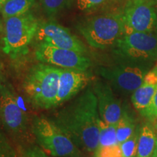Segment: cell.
Wrapping results in <instances>:
<instances>
[{
    "label": "cell",
    "mask_w": 157,
    "mask_h": 157,
    "mask_svg": "<svg viewBox=\"0 0 157 157\" xmlns=\"http://www.w3.org/2000/svg\"><path fill=\"white\" fill-rule=\"evenodd\" d=\"M100 119L97 98L93 90L87 87L58 111L52 120L79 150L95 154L99 145Z\"/></svg>",
    "instance_id": "1"
},
{
    "label": "cell",
    "mask_w": 157,
    "mask_h": 157,
    "mask_svg": "<svg viewBox=\"0 0 157 157\" xmlns=\"http://www.w3.org/2000/svg\"><path fill=\"white\" fill-rule=\"evenodd\" d=\"M60 68L46 63L34 65L25 75L23 88L31 105L37 109L56 107Z\"/></svg>",
    "instance_id": "2"
},
{
    "label": "cell",
    "mask_w": 157,
    "mask_h": 157,
    "mask_svg": "<svg viewBox=\"0 0 157 157\" xmlns=\"http://www.w3.org/2000/svg\"><path fill=\"white\" fill-rule=\"evenodd\" d=\"M77 28L90 46L101 50L114 46L125 33L122 12L118 11L87 17Z\"/></svg>",
    "instance_id": "3"
},
{
    "label": "cell",
    "mask_w": 157,
    "mask_h": 157,
    "mask_svg": "<svg viewBox=\"0 0 157 157\" xmlns=\"http://www.w3.org/2000/svg\"><path fill=\"white\" fill-rule=\"evenodd\" d=\"M39 25V20L30 11L4 20L3 52L13 59L28 53Z\"/></svg>",
    "instance_id": "4"
},
{
    "label": "cell",
    "mask_w": 157,
    "mask_h": 157,
    "mask_svg": "<svg viewBox=\"0 0 157 157\" xmlns=\"http://www.w3.org/2000/svg\"><path fill=\"white\" fill-rule=\"evenodd\" d=\"M113 52L121 61L149 66L157 59V34L125 33L113 46Z\"/></svg>",
    "instance_id": "5"
},
{
    "label": "cell",
    "mask_w": 157,
    "mask_h": 157,
    "mask_svg": "<svg viewBox=\"0 0 157 157\" xmlns=\"http://www.w3.org/2000/svg\"><path fill=\"white\" fill-rule=\"evenodd\" d=\"M31 131L41 148L52 157H66L81 154V151L71 139L52 119L44 116L33 119Z\"/></svg>",
    "instance_id": "6"
},
{
    "label": "cell",
    "mask_w": 157,
    "mask_h": 157,
    "mask_svg": "<svg viewBox=\"0 0 157 157\" xmlns=\"http://www.w3.org/2000/svg\"><path fill=\"white\" fill-rule=\"evenodd\" d=\"M0 119L3 127L15 140L28 137L29 118L27 112L17 104L16 94L0 78Z\"/></svg>",
    "instance_id": "7"
},
{
    "label": "cell",
    "mask_w": 157,
    "mask_h": 157,
    "mask_svg": "<svg viewBox=\"0 0 157 157\" xmlns=\"http://www.w3.org/2000/svg\"><path fill=\"white\" fill-rule=\"evenodd\" d=\"M149 66L121 61L119 64L100 68L99 73L119 93H132L140 87Z\"/></svg>",
    "instance_id": "8"
},
{
    "label": "cell",
    "mask_w": 157,
    "mask_h": 157,
    "mask_svg": "<svg viewBox=\"0 0 157 157\" xmlns=\"http://www.w3.org/2000/svg\"><path fill=\"white\" fill-rule=\"evenodd\" d=\"M121 12L125 33L149 32L156 28L157 13L153 0H127Z\"/></svg>",
    "instance_id": "9"
},
{
    "label": "cell",
    "mask_w": 157,
    "mask_h": 157,
    "mask_svg": "<svg viewBox=\"0 0 157 157\" xmlns=\"http://www.w3.org/2000/svg\"><path fill=\"white\" fill-rule=\"evenodd\" d=\"M34 54L40 63L58 68L86 71L91 66V60L84 54L44 43L37 44Z\"/></svg>",
    "instance_id": "10"
},
{
    "label": "cell",
    "mask_w": 157,
    "mask_h": 157,
    "mask_svg": "<svg viewBox=\"0 0 157 157\" xmlns=\"http://www.w3.org/2000/svg\"><path fill=\"white\" fill-rule=\"evenodd\" d=\"M37 44L44 43L59 48L74 50L85 54L87 48L77 36L68 29L52 21L39 23L35 36Z\"/></svg>",
    "instance_id": "11"
},
{
    "label": "cell",
    "mask_w": 157,
    "mask_h": 157,
    "mask_svg": "<svg viewBox=\"0 0 157 157\" xmlns=\"http://www.w3.org/2000/svg\"><path fill=\"white\" fill-rule=\"evenodd\" d=\"M93 78V74L88 70L60 68L56 107L75 98L80 92L85 89Z\"/></svg>",
    "instance_id": "12"
},
{
    "label": "cell",
    "mask_w": 157,
    "mask_h": 157,
    "mask_svg": "<svg viewBox=\"0 0 157 157\" xmlns=\"http://www.w3.org/2000/svg\"><path fill=\"white\" fill-rule=\"evenodd\" d=\"M93 90L97 98L101 119L105 123L117 124L121 118L123 107L120 100L113 93L111 84L98 80L94 83Z\"/></svg>",
    "instance_id": "13"
},
{
    "label": "cell",
    "mask_w": 157,
    "mask_h": 157,
    "mask_svg": "<svg viewBox=\"0 0 157 157\" xmlns=\"http://www.w3.org/2000/svg\"><path fill=\"white\" fill-rule=\"evenodd\" d=\"M157 86V66L149 70L140 87L134 91L131 101L135 109L144 117L154 97Z\"/></svg>",
    "instance_id": "14"
},
{
    "label": "cell",
    "mask_w": 157,
    "mask_h": 157,
    "mask_svg": "<svg viewBox=\"0 0 157 157\" xmlns=\"http://www.w3.org/2000/svg\"><path fill=\"white\" fill-rule=\"evenodd\" d=\"M157 138V132L151 123L143 124L140 129L135 157H152Z\"/></svg>",
    "instance_id": "15"
},
{
    "label": "cell",
    "mask_w": 157,
    "mask_h": 157,
    "mask_svg": "<svg viewBox=\"0 0 157 157\" xmlns=\"http://www.w3.org/2000/svg\"><path fill=\"white\" fill-rule=\"evenodd\" d=\"M136 121L132 113L123 107L121 118L117 124V137L119 144L123 143L133 134L136 129Z\"/></svg>",
    "instance_id": "16"
},
{
    "label": "cell",
    "mask_w": 157,
    "mask_h": 157,
    "mask_svg": "<svg viewBox=\"0 0 157 157\" xmlns=\"http://www.w3.org/2000/svg\"><path fill=\"white\" fill-rule=\"evenodd\" d=\"M36 0H7L1 10L3 20L24 14L30 10Z\"/></svg>",
    "instance_id": "17"
},
{
    "label": "cell",
    "mask_w": 157,
    "mask_h": 157,
    "mask_svg": "<svg viewBox=\"0 0 157 157\" xmlns=\"http://www.w3.org/2000/svg\"><path fill=\"white\" fill-rule=\"evenodd\" d=\"M98 124L99 145L98 148L119 144L117 137V124H110L105 123L101 119H100Z\"/></svg>",
    "instance_id": "18"
},
{
    "label": "cell",
    "mask_w": 157,
    "mask_h": 157,
    "mask_svg": "<svg viewBox=\"0 0 157 157\" xmlns=\"http://www.w3.org/2000/svg\"><path fill=\"white\" fill-rule=\"evenodd\" d=\"M140 129V127H137L133 134L128 139L119 144L123 157L136 156Z\"/></svg>",
    "instance_id": "19"
},
{
    "label": "cell",
    "mask_w": 157,
    "mask_h": 157,
    "mask_svg": "<svg viewBox=\"0 0 157 157\" xmlns=\"http://www.w3.org/2000/svg\"><path fill=\"white\" fill-rule=\"evenodd\" d=\"M43 10L48 16H54L68 5L70 0H39Z\"/></svg>",
    "instance_id": "20"
},
{
    "label": "cell",
    "mask_w": 157,
    "mask_h": 157,
    "mask_svg": "<svg viewBox=\"0 0 157 157\" xmlns=\"http://www.w3.org/2000/svg\"><path fill=\"white\" fill-rule=\"evenodd\" d=\"M114 0H76V7L84 12H91L111 5Z\"/></svg>",
    "instance_id": "21"
},
{
    "label": "cell",
    "mask_w": 157,
    "mask_h": 157,
    "mask_svg": "<svg viewBox=\"0 0 157 157\" xmlns=\"http://www.w3.org/2000/svg\"><path fill=\"white\" fill-rule=\"evenodd\" d=\"M2 124L0 119V157H16V153L3 133Z\"/></svg>",
    "instance_id": "22"
},
{
    "label": "cell",
    "mask_w": 157,
    "mask_h": 157,
    "mask_svg": "<svg viewBox=\"0 0 157 157\" xmlns=\"http://www.w3.org/2000/svg\"><path fill=\"white\" fill-rule=\"evenodd\" d=\"M95 157H123L120 145L99 148L95 152Z\"/></svg>",
    "instance_id": "23"
},
{
    "label": "cell",
    "mask_w": 157,
    "mask_h": 157,
    "mask_svg": "<svg viewBox=\"0 0 157 157\" xmlns=\"http://www.w3.org/2000/svg\"><path fill=\"white\" fill-rule=\"evenodd\" d=\"M144 117L153 121L157 117V86L151 103L149 105L148 109H147L146 112L145 113Z\"/></svg>",
    "instance_id": "24"
},
{
    "label": "cell",
    "mask_w": 157,
    "mask_h": 157,
    "mask_svg": "<svg viewBox=\"0 0 157 157\" xmlns=\"http://www.w3.org/2000/svg\"><path fill=\"white\" fill-rule=\"evenodd\" d=\"M26 157H48L47 154L39 147L33 146L29 148L25 153Z\"/></svg>",
    "instance_id": "25"
},
{
    "label": "cell",
    "mask_w": 157,
    "mask_h": 157,
    "mask_svg": "<svg viewBox=\"0 0 157 157\" xmlns=\"http://www.w3.org/2000/svg\"><path fill=\"white\" fill-rule=\"evenodd\" d=\"M4 33V24L2 21V20L0 19V35Z\"/></svg>",
    "instance_id": "26"
},
{
    "label": "cell",
    "mask_w": 157,
    "mask_h": 157,
    "mask_svg": "<svg viewBox=\"0 0 157 157\" xmlns=\"http://www.w3.org/2000/svg\"><path fill=\"white\" fill-rule=\"evenodd\" d=\"M152 157H157V138H156V146H155L154 151V154H153Z\"/></svg>",
    "instance_id": "27"
},
{
    "label": "cell",
    "mask_w": 157,
    "mask_h": 157,
    "mask_svg": "<svg viewBox=\"0 0 157 157\" xmlns=\"http://www.w3.org/2000/svg\"><path fill=\"white\" fill-rule=\"evenodd\" d=\"M6 1H7V0H0V13H1L2 8L4 4L5 3Z\"/></svg>",
    "instance_id": "28"
},
{
    "label": "cell",
    "mask_w": 157,
    "mask_h": 157,
    "mask_svg": "<svg viewBox=\"0 0 157 157\" xmlns=\"http://www.w3.org/2000/svg\"><path fill=\"white\" fill-rule=\"evenodd\" d=\"M66 157H83L82 154H78L76 155H73V156H66Z\"/></svg>",
    "instance_id": "29"
},
{
    "label": "cell",
    "mask_w": 157,
    "mask_h": 157,
    "mask_svg": "<svg viewBox=\"0 0 157 157\" xmlns=\"http://www.w3.org/2000/svg\"><path fill=\"white\" fill-rule=\"evenodd\" d=\"M154 124H155V125H154V127H155V128H156L157 129V117L156 118V119H154Z\"/></svg>",
    "instance_id": "30"
},
{
    "label": "cell",
    "mask_w": 157,
    "mask_h": 157,
    "mask_svg": "<svg viewBox=\"0 0 157 157\" xmlns=\"http://www.w3.org/2000/svg\"><path fill=\"white\" fill-rule=\"evenodd\" d=\"M2 68V63H1V62H0V76H1ZM0 78H1V77H0Z\"/></svg>",
    "instance_id": "31"
},
{
    "label": "cell",
    "mask_w": 157,
    "mask_h": 157,
    "mask_svg": "<svg viewBox=\"0 0 157 157\" xmlns=\"http://www.w3.org/2000/svg\"><path fill=\"white\" fill-rule=\"evenodd\" d=\"M156 13H157V10H156ZM156 28H157V23H156Z\"/></svg>",
    "instance_id": "32"
},
{
    "label": "cell",
    "mask_w": 157,
    "mask_h": 157,
    "mask_svg": "<svg viewBox=\"0 0 157 157\" xmlns=\"http://www.w3.org/2000/svg\"><path fill=\"white\" fill-rule=\"evenodd\" d=\"M25 157H26V156H25Z\"/></svg>",
    "instance_id": "33"
}]
</instances>
